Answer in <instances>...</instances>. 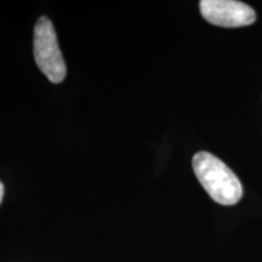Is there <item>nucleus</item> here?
Returning a JSON list of instances; mask_svg holds the SVG:
<instances>
[{
  "label": "nucleus",
  "instance_id": "nucleus-2",
  "mask_svg": "<svg viewBox=\"0 0 262 262\" xmlns=\"http://www.w3.org/2000/svg\"><path fill=\"white\" fill-rule=\"evenodd\" d=\"M34 60L42 73L54 84L61 83L67 68L58 48V41L51 21L45 16L38 19L34 27Z\"/></svg>",
  "mask_w": 262,
  "mask_h": 262
},
{
  "label": "nucleus",
  "instance_id": "nucleus-3",
  "mask_svg": "<svg viewBox=\"0 0 262 262\" xmlns=\"http://www.w3.org/2000/svg\"><path fill=\"white\" fill-rule=\"evenodd\" d=\"M199 8L203 17L219 27H243L256 19L250 6L235 0H202Z\"/></svg>",
  "mask_w": 262,
  "mask_h": 262
},
{
  "label": "nucleus",
  "instance_id": "nucleus-4",
  "mask_svg": "<svg viewBox=\"0 0 262 262\" xmlns=\"http://www.w3.org/2000/svg\"><path fill=\"white\" fill-rule=\"evenodd\" d=\"M3 196H4V185L3 182H0V204L3 202Z\"/></svg>",
  "mask_w": 262,
  "mask_h": 262
},
{
  "label": "nucleus",
  "instance_id": "nucleus-1",
  "mask_svg": "<svg viewBox=\"0 0 262 262\" xmlns=\"http://www.w3.org/2000/svg\"><path fill=\"white\" fill-rule=\"evenodd\" d=\"M193 170L216 203L221 205H234L243 195V187L237 175L226 164L208 152H198L192 160Z\"/></svg>",
  "mask_w": 262,
  "mask_h": 262
}]
</instances>
